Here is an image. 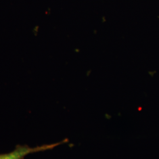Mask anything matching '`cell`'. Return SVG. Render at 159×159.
Returning a JSON list of instances; mask_svg holds the SVG:
<instances>
[{
	"label": "cell",
	"mask_w": 159,
	"mask_h": 159,
	"mask_svg": "<svg viewBox=\"0 0 159 159\" xmlns=\"http://www.w3.org/2000/svg\"><path fill=\"white\" fill-rule=\"evenodd\" d=\"M65 142H66V141L64 140L61 142L50 144H44L34 148H31L26 144H18L15 149L11 152L7 153L0 154V159H24L27 155L30 154L51 150L57 146H59Z\"/></svg>",
	"instance_id": "1"
}]
</instances>
